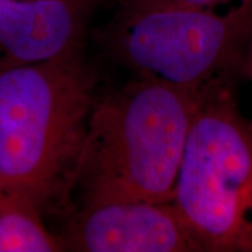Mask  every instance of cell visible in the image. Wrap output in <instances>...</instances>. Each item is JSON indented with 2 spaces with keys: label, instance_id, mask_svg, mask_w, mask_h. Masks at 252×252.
<instances>
[{
  "label": "cell",
  "instance_id": "obj_5",
  "mask_svg": "<svg viewBox=\"0 0 252 252\" xmlns=\"http://www.w3.org/2000/svg\"><path fill=\"white\" fill-rule=\"evenodd\" d=\"M58 235L63 251L205 252L172 200L81 205Z\"/></svg>",
  "mask_w": 252,
  "mask_h": 252
},
{
  "label": "cell",
  "instance_id": "obj_10",
  "mask_svg": "<svg viewBox=\"0 0 252 252\" xmlns=\"http://www.w3.org/2000/svg\"><path fill=\"white\" fill-rule=\"evenodd\" d=\"M0 189H3V184H1V181H0Z\"/></svg>",
  "mask_w": 252,
  "mask_h": 252
},
{
  "label": "cell",
  "instance_id": "obj_8",
  "mask_svg": "<svg viewBox=\"0 0 252 252\" xmlns=\"http://www.w3.org/2000/svg\"><path fill=\"white\" fill-rule=\"evenodd\" d=\"M234 0H122V10L153 7V6H180V7H200L216 9Z\"/></svg>",
  "mask_w": 252,
  "mask_h": 252
},
{
  "label": "cell",
  "instance_id": "obj_3",
  "mask_svg": "<svg viewBox=\"0 0 252 252\" xmlns=\"http://www.w3.org/2000/svg\"><path fill=\"white\" fill-rule=\"evenodd\" d=\"M172 202L205 252H252V122L234 79L199 90Z\"/></svg>",
  "mask_w": 252,
  "mask_h": 252
},
{
  "label": "cell",
  "instance_id": "obj_9",
  "mask_svg": "<svg viewBox=\"0 0 252 252\" xmlns=\"http://www.w3.org/2000/svg\"><path fill=\"white\" fill-rule=\"evenodd\" d=\"M244 76H245V77H248V79L252 81V46H251V51H250V55H248V59H247V64H245V72H244Z\"/></svg>",
  "mask_w": 252,
  "mask_h": 252
},
{
  "label": "cell",
  "instance_id": "obj_2",
  "mask_svg": "<svg viewBox=\"0 0 252 252\" xmlns=\"http://www.w3.org/2000/svg\"><path fill=\"white\" fill-rule=\"evenodd\" d=\"M198 98L142 76L98 95L74 181L81 205L171 202Z\"/></svg>",
  "mask_w": 252,
  "mask_h": 252
},
{
  "label": "cell",
  "instance_id": "obj_7",
  "mask_svg": "<svg viewBox=\"0 0 252 252\" xmlns=\"http://www.w3.org/2000/svg\"><path fill=\"white\" fill-rule=\"evenodd\" d=\"M63 251L59 235L51 233L44 215L31 199L0 189V252Z\"/></svg>",
  "mask_w": 252,
  "mask_h": 252
},
{
  "label": "cell",
  "instance_id": "obj_6",
  "mask_svg": "<svg viewBox=\"0 0 252 252\" xmlns=\"http://www.w3.org/2000/svg\"><path fill=\"white\" fill-rule=\"evenodd\" d=\"M95 0H0V69L83 49Z\"/></svg>",
  "mask_w": 252,
  "mask_h": 252
},
{
  "label": "cell",
  "instance_id": "obj_4",
  "mask_svg": "<svg viewBox=\"0 0 252 252\" xmlns=\"http://www.w3.org/2000/svg\"><path fill=\"white\" fill-rule=\"evenodd\" d=\"M109 49L142 77L199 91L244 76L252 46V0L230 10L153 6L122 10L108 32Z\"/></svg>",
  "mask_w": 252,
  "mask_h": 252
},
{
  "label": "cell",
  "instance_id": "obj_1",
  "mask_svg": "<svg viewBox=\"0 0 252 252\" xmlns=\"http://www.w3.org/2000/svg\"><path fill=\"white\" fill-rule=\"evenodd\" d=\"M83 49L0 69V181L42 215L67 205L98 98Z\"/></svg>",
  "mask_w": 252,
  "mask_h": 252
}]
</instances>
